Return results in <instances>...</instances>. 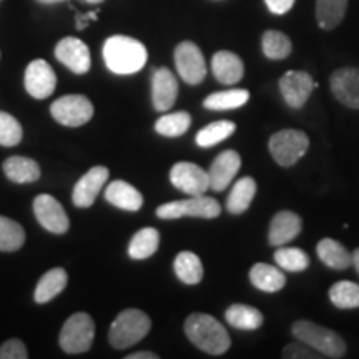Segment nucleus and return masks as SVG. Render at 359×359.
<instances>
[{"instance_id":"nucleus-1","label":"nucleus","mask_w":359,"mask_h":359,"mask_svg":"<svg viewBox=\"0 0 359 359\" xmlns=\"http://www.w3.org/2000/svg\"><path fill=\"white\" fill-rule=\"evenodd\" d=\"M148 52L140 40L127 35H114L103 43V60L107 69L116 75H132L147 64Z\"/></svg>"},{"instance_id":"nucleus-2","label":"nucleus","mask_w":359,"mask_h":359,"mask_svg":"<svg viewBox=\"0 0 359 359\" xmlns=\"http://www.w3.org/2000/svg\"><path fill=\"white\" fill-rule=\"evenodd\" d=\"M185 334L201 351L219 356L231 346L226 327L217 318L205 313H193L185 321Z\"/></svg>"},{"instance_id":"nucleus-3","label":"nucleus","mask_w":359,"mask_h":359,"mask_svg":"<svg viewBox=\"0 0 359 359\" xmlns=\"http://www.w3.org/2000/svg\"><path fill=\"white\" fill-rule=\"evenodd\" d=\"M291 333L298 341L308 344L321 356L339 359L346 354V341L333 330H327L325 326L316 325L311 321H296L291 326Z\"/></svg>"},{"instance_id":"nucleus-4","label":"nucleus","mask_w":359,"mask_h":359,"mask_svg":"<svg viewBox=\"0 0 359 359\" xmlns=\"http://www.w3.org/2000/svg\"><path fill=\"white\" fill-rule=\"evenodd\" d=\"M150 330L151 321L147 313L135 308L123 309L110 326V344L116 349H127L133 344L140 343L150 333Z\"/></svg>"},{"instance_id":"nucleus-5","label":"nucleus","mask_w":359,"mask_h":359,"mask_svg":"<svg viewBox=\"0 0 359 359\" xmlns=\"http://www.w3.org/2000/svg\"><path fill=\"white\" fill-rule=\"evenodd\" d=\"M269 154L280 167H293L306 155L309 148L308 135L302 130H280L269 138Z\"/></svg>"},{"instance_id":"nucleus-6","label":"nucleus","mask_w":359,"mask_h":359,"mask_svg":"<svg viewBox=\"0 0 359 359\" xmlns=\"http://www.w3.org/2000/svg\"><path fill=\"white\" fill-rule=\"evenodd\" d=\"M219 213H222V206L218 201L206 195L170 201V203H163L156 208V217L161 219H178L183 217L212 219L219 217Z\"/></svg>"},{"instance_id":"nucleus-7","label":"nucleus","mask_w":359,"mask_h":359,"mask_svg":"<svg viewBox=\"0 0 359 359\" xmlns=\"http://www.w3.org/2000/svg\"><path fill=\"white\" fill-rule=\"evenodd\" d=\"M95 323L87 313H75L65 321L60 331V348L65 353L79 354L92 348Z\"/></svg>"},{"instance_id":"nucleus-8","label":"nucleus","mask_w":359,"mask_h":359,"mask_svg":"<svg viewBox=\"0 0 359 359\" xmlns=\"http://www.w3.org/2000/svg\"><path fill=\"white\" fill-rule=\"evenodd\" d=\"M50 114L65 127H82L93 116V105L85 95H65L52 103Z\"/></svg>"},{"instance_id":"nucleus-9","label":"nucleus","mask_w":359,"mask_h":359,"mask_svg":"<svg viewBox=\"0 0 359 359\" xmlns=\"http://www.w3.org/2000/svg\"><path fill=\"white\" fill-rule=\"evenodd\" d=\"M175 65L180 77L188 85H198L206 77L205 57L198 45L193 42H182L175 48Z\"/></svg>"},{"instance_id":"nucleus-10","label":"nucleus","mask_w":359,"mask_h":359,"mask_svg":"<svg viewBox=\"0 0 359 359\" xmlns=\"http://www.w3.org/2000/svg\"><path fill=\"white\" fill-rule=\"evenodd\" d=\"M170 180H172L175 188L190 196L205 195L210 190L208 172L198 165L190 163V161H180V163L173 165L172 172H170Z\"/></svg>"},{"instance_id":"nucleus-11","label":"nucleus","mask_w":359,"mask_h":359,"mask_svg":"<svg viewBox=\"0 0 359 359\" xmlns=\"http://www.w3.org/2000/svg\"><path fill=\"white\" fill-rule=\"evenodd\" d=\"M318 87L313 77L306 72L290 70L280 79V92L285 102L291 109H302L311 95V92Z\"/></svg>"},{"instance_id":"nucleus-12","label":"nucleus","mask_w":359,"mask_h":359,"mask_svg":"<svg viewBox=\"0 0 359 359\" xmlns=\"http://www.w3.org/2000/svg\"><path fill=\"white\" fill-rule=\"evenodd\" d=\"M25 88L30 97L37 98V100H43V98L50 97L55 92L57 77L55 72L47 62L42 58L32 60L25 70Z\"/></svg>"},{"instance_id":"nucleus-13","label":"nucleus","mask_w":359,"mask_h":359,"mask_svg":"<svg viewBox=\"0 0 359 359\" xmlns=\"http://www.w3.org/2000/svg\"><path fill=\"white\" fill-rule=\"evenodd\" d=\"M34 213L37 217L39 223L47 231L62 235V233L69 230L70 222L64 206L58 203V200L53 198L52 195H39L34 200Z\"/></svg>"},{"instance_id":"nucleus-14","label":"nucleus","mask_w":359,"mask_h":359,"mask_svg":"<svg viewBox=\"0 0 359 359\" xmlns=\"http://www.w3.org/2000/svg\"><path fill=\"white\" fill-rule=\"evenodd\" d=\"M330 87L339 103L348 109H359V69L356 67L334 70L330 77Z\"/></svg>"},{"instance_id":"nucleus-15","label":"nucleus","mask_w":359,"mask_h":359,"mask_svg":"<svg viewBox=\"0 0 359 359\" xmlns=\"http://www.w3.org/2000/svg\"><path fill=\"white\" fill-rule=\"evenodd\" d=\"M55 57L60 64L79 75L87 74L92 65L88 47L82 40L75 37L62 39L55 47Z\"/></svg>"},{"instance_id":"nucleus-16","label":"nucleus","mask_w":359,"mask_h":359,"mask_svg":"<svg viewBox=\"0 0 359 359\" xmlns=\"http://www.w3.org/2000/svg\"><path fill=\"white\" fill-rule=\"evenodd\" d=\"M110 177L109 168L93 167L83 175L82 178L75 183L74 193H72V201L79 208H88L97 200L98 193L105 187L107 180Z\"/></svg>"},{"instance_id":"nucleus-17","label":"nucleus","mask_w":359,"mask_h":359,"mask_svg":"<svg viewBox=\"0 0 359 359\" xmlns=\"http://www.w3.org/2000/svg\"><path fill=\"white\" fill-rule=\"evenodd\" d=\"M241 168V156L235 150L222 151L210 168L206 170L210 177V188L215 191H223L230 187V183Z\"/></svg>"},{"instance_id":"nucleus-18","label":"nucleus","mask_w":359,"mask_h":359,"mask_svg":"<svg viewBox=\"0 0 359 359\" xmlns=\"http://www.w3.org/2000/svg\"><path fill=\"white\" fill-rule=\"evenodd\" d=\"M178 97V82L167 67L154 72L151 79V100L156 111H168Z\"/></svg>"},{"instance_id":"nucleus-19","label":"nucleus","mask_w":359,"mask_h":359,"mask_svg":"<svg viewBox=\"0 0 359 359\" xmlns=\"http://www.w3.org/2000/svg\"><path fill=\"white\" fill-rule=\"evenodd\" d=\"M302 228L303 222L296 213L288 212V210L276 213L271 219V224H269V245L285 246L302 233Z\"/></svg>"},{"instance_id":"nucleus-20","label":"nucleus","mask_w":359,"mask_h":359,"mask_svg":"<svg viewBox=\"0 0 359 359\" xmlns=\"http://www.w3.org/2000/svg\"><path fill=\"white\" fill-rule=\"evenodd\" d=\"M212 70L215 79L224 85H235L245 75L243 60L236 53L228 50H219L215 53L212 58Z\"/></svg>"},{"instance_id":"nucleus-21","label":"nucleus","mask_w":359,"mask_h":359,"mask_svg":"<svg viewBox=\"0 0 359 359\" xmlns=\"http://www.w3.org/2000/svg\"><path fill=\"white\" fill-rule=\"evenodd\" d=\"M105 200L116 208L127 210V212H138L143 205L142 193L123 180H116L107 187Z\"/></svg>"},{"instance_id":"nucleus-22","label":"nucleus","mask_w":359,"mask_h":359,"mask_svg":"<svg viewBox=\"0 0 359 359\" xmlns=\"http://www.w3.org/2000/svg\"><path fill=\"white\" fill-rule=\"evenodd\" d=\"M250 281L259 291L276 293V291L285 288L286 276L281 273V268L271 266L266 263H257L250 269Z\"/></svg>"},{"instance_id":"nucleus-23","label":"nucleus","mask_w":359,"mask_h":359,"mask_svg":"<svg viewBox=\"0 0 359 359\" xmlns=\"http://www.w3.org/2000/svg\"><path fill=\"white\" fill-rule=\"evenodd\" d=\"M316 253L326 266L333 269H346L353 264V253L333 238H323L316 246Z\"/></svg>"},{"instance_id":"nucleus-24","label":"nucleus","mask_w":359,"mask_h":359,"mask_svg":"<svg viewBox=\"0 0 359 359\" xmlns=\"http://www.w3.org/2000/svg\"><path fill=\"white\" fill-rule=\"evenodd\" d=\"M67 281H69V276H67L65 269L62 268H53L48 269L45 275L40 278L37 283V288H35L34 298L37 303H48L52 302L55 296H58L62 291L65 290Z\"/></svg>"},{"instance_id":"nucleus-25","label":"nucleus","mask_w":359,"mask_h":359,"mask_svg":"<svg viewBox=\"0 0 359 359\" xmlns=\"http://www.w3.org/2000/svg\"><path fill=\"white\" fill-rule=\"evenodd\" d=\"M257 195V182L251 177H243L233 185L226 200V210L231 215H241L250 208Z\"/></svg>"},{"instance_id":"nucleus-26","label":"nucleus","mask_w":359,"mask_h":359,"mask_svg":"<svg viewBox=\"0 0 359 359\" xmlns=\"http://www.w3.org/2000/svg\"><path fill=\"white\" fill-rule=\"evenodd\" d=\"M4 173L15 183H32L40 178V167L27 156H11L4 161Z\"/></svg>"},{"instance_id":"nucleus-27","label":"nucleus","mask_w":359,"mask_h":359,"mask_svg":"<svg viewBox=\"0 0 359 359\" xmlns=\"http://www.w3.org/2000/svg\"><path fill=\"white\" fill-rule=\"evenodd\" d=\"M224 318L230 326L245 331L258 330L264 321L262 311L248 304H231L224 313Z\"/></svg>"},{"instance_id":"nucleus-28","label":"nucleus","mask_w":359,"mask_h":359,"mask_svg":"<svg viewBox=\"0 0 359 359\" xmlns=\"http://www.w3.org/2000/svg\"><path fill=\"white\" fill-rule=\"evenodd\" d=\"M348 0H316V20L325 30H333L346 15Z\"/></svg>"},{"instance_id":"nucleus-29","label":"nucleus","mask_w":359,"mask_h":359,"mask_svg":"<svg viewBox=\"0 0 359 359\" xmlns=\"http://www.w3.org/2000/svg\"><path fill=\"white\" fill-rule=\"evenodd\" d=\"M250 100V92L243 88H233V90H223V92L212 93L205 98L203 107L208 110H235L243 107L246 102Z\"/></svg>"},{"instance_id":"nucleus-30","label":"nucleus","mask_w":359,"mask_h":359,"mask_svg":"<svg viewBox=\"0 0 359 359\" xmlns=\"http://www.w3.org/2000/svg\"><path fill=\"white\" fill-rule=\"evenodd\" d=\"M175 273L178 280L185 285H198L203 280V264L191 251H182L175 258Z\"/></svg>"},{"instance_id":"nucleus-31","label":"nucleus","mask_w":359,"mask_h":359,"mask_svg":"<svg viewBox=\"0 0 359 359\" xmlns=\"http://www.w3.org/2000/svg\"><path fill=\"white\" fill-rule=\"evenodd\" d=\"M160 246V233L155 228H143L132 238L128 255L133 259H147L154 257Z\"/></svg>"},{"instance_id":"nucleus-32","label":"nucleus","mask_w":359,"mask_h":359,"mask_svg":"<svg viewBox=\"0 0 359 359\" xmlns=\"http://www.w3.org/2000/svg\"><path fill=\"white\" fill-rule=\"evenodd\" d=\"M236 125L230 122V120H219V122H213L206 125L205 128H201L196 133V143L201 148H210L218 145L223 140H226L228 137H231L235 133Z\"/></svg>"},{"instance_id":"nucleus-33","label":"nucleus","mask_w":359,"mask_h":359,"mask_svg":"<svg viewBox=\"0 0 359 359\" xmlns=\"http://www.w3.org/2000/svg\"><path fill=\"white\" fill-rule=\"evenodd\" d=\"M190 125L191 116L188 111H175V114L160 116L155 123V130L156 133L161 135V137L177 138L182 137L183 133H187Z\"/></svg>"},{"instance_id":"nucleus-34","label":"nucleus","mask_w":359,"mask_h":359,"mask_svg":"<svg viewBox=\"0 0 359 359\" xmlns=\"http://www.w3.org/2000/svg\"><path fill=\"white\" fill-rule=\"evenodd\" d=\"M330 299L339 309L359 308V285L353 281H338L330 288Z\"/></svg>"},{"instance_id":"nucleus-35","label":"nucleus","mask_w":359,"mask_h":359,"mask_svg":"<svg viewBox=\"0 0 359 359\" xmlns=\"http://www.w3.org/2000/svg\"><path fill=\"white\" fill-rule=\"evenodd\" d=\"M262 48L271 60H283L291 53V40L278 30H266L262 39Z\"/></svg>"},{"instance_id":"nucleus-36","label":"nucleus","mask_w":359,"mask_h":359,"mask_svg":"<svg viewBox=\"0 0 359 359\" xmlns=\"http://www.w3.org/2000/svg\"><path fill=\"white\" fill-rule=\"evenodd\" d=\"M24 243V228L11 218L0 217V251H17Z\"/></svg>"},{"instance_id":"nucleus-37","label":"nucleus","mask_w":359,"mask_h":359,"mask_svg":"<svg viewBox=\"0 0 359 359\" xmlns=\"http://www.w3.org/2000/svg\"><path fill=\"white\" fill-rule=\"evenodd\" d=\"M275 262L285 271L299 273L309 266V257L299 248H278L275 251Z\"/></svg>"},{"instance_id":"nucleus-38","label":"nucleus","mask_w":359,"mask_h":359,"mask_svg":"<svg viewBox=\"0 0 359 359\" xmlns=\"http://www.w3.org/2000/svg\"><path fill=\"white\" fill-rule=\"evenodd\" d=\"M22 127L19 120L11 114L0 111V145L2 147H15L22 140Z\"/></svg>"},{"instance_id":"nucleus-39","label":"nucleus","mask_w":359,"mask_h":359,"mask_svg":"<svg viewBox=\"0 0 359 359\" xmlns=\"http://www.w3.org/2000/svg\"><path fill=\"white\" fill-rule=\"evenodd\" d=\"M283 358L285 359H316L321 358V354L314 351L313 348H309L308 344H304L299 341V343H291L283 349Z\"/></svg>"},{"instance_id":"nucleus-40","label":"nucleus","mask_w":359,"mask_h":359,"mask_svg":"<svg viewBox=\"0 0 359 359\" xmlns=\"http://www.w3.org/2000/svg\"><path fill=\"white\" fill-rule=\"evenodd\" d=\"M29 353H27L25 344L20 339L13 338L8 339L0 346V359H27Z\"/></svg>"},{"instance_id":"nucleus-41","label":"nucleus","mask_w":359,"mask_h":359,"mask_svg":"<svg viewBox=\"0 0 359 359\" xmlns=\"http://www.w3.org/2000/svg\"><path fill=\"white\" fill-rule=\"evenodd\" d=\"M296 0H264L269 12L276 13V15H283V13L290 12L291 7L294 6Z\"/></svg>"},{"instance_id":"nucleus-42","label":"nucleus","mask_w":359,"mask_h":359,"mask_svg":"<svg viewBox=\"0 0 359 359\" xmlns=\"http://www.w3.org/2000/svg\"><path fill=\"white\" fill-rule=\"evenodd\" d=\"M97 11L95 12H88V13H77V22H75V25H77L79 30H83L85 27H87L90 22L97 20Z\"/></svg>"},{"instance_id":"nucleus-43","label":"nucleus","mask_w":359,"mask_h":359,"mask_svg":"<svg viewBox=\"0 0 359 359\" xmlns=\"http://www.w3.org/2000/svg\"><path fill=\"white\" fill-rule=\"evenodd\" d=\"M127 359H158V356L151 351H138V353L128 354Z\"/></svg>"},{"instance_id":"nucleus-44","label":"nucleus","mask_w":359,"mask_h":359,"mask_svg":"<svg viewBox=\"0 0 359 359\" xmlns=\"http://www.w3.org/2000/svg\"><path fill=\"white\" fill-rule=\"evenodd\" d=\"M353 264H354V268H356V271L359 275V248L353 251Z\"/></svg>"},{"instance_id":"nucleus-45","label":"nucleus","mask_w":359,"mask_h":359,"mask_svg":"<svg viewBox=\"0 0 359 359\" xmlns=\"http://www.w3.org/2000/svg\"><path fill=\"white\" fill-rule=\"evenodd\" d=\"M42 4H57V2H65V0H39Z\"/></svg>"},{"instance_id":"nucleus-46","label":"nucleus","mask_w":359,"mask_h":359,"mask_svg":"<svg viewBox=\"0 0 359 359\" xmlns=\"http://www.w3.org/2000/svg\"><path fill=\"white\" fill-rule=\"evenodd\" d=\"M85 2H88V4H102L103 0H85Z\"/></svg>"}]
</instances>
